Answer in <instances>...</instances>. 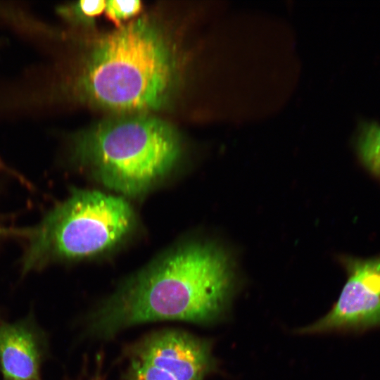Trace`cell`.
Here are the masks:
<instances>
[{
    "label": "cell",
    "instance_id": "cell-11",
    "mask_svg": "<svg viewBox=\"0 0 380 380\" xmlns=\"http://www.w3.org/2000/svg\"><path fill=\"white\" fill-rule=\"evenodd\" d=\"M1 233V230L0 229V234Z\"/></svg>",
    "mask_w": 380,
    "mask_h": 380
},
{
    "label": "cell",
    "instance_id": "cell-5",
    "mask_svg": "<svg viewBox=\"0 0 380 380\" xmlns=\"http://www.w3.org/2000/svg\"><path fill=\"white\" fill-rule=\"evenodd\" d=\"M125 355L120 380H204L217 368L208 340L176 329L146 335Z\"/></svg>",
    "mask_w": 380,
    "mask_h": 380
},
{
    "label": "cell",
    "instance_id": "cell-1",
    "mask_svg": "<svg viewBox=\"0 0 380 380\" xmlns=\"http://www.w3.org/2000/svg\"><path fill=\"white\" fill-rule=\"evenodd\" d=\"M233 284L231 266L220 250L206 243L185 245L93 310L87 331L108 339L149 322L211 323L223 315Z\"/></svg>",
    "mask_w": 380,
    "mask_h": 380
},
{
    "label": "cell",
    "instance_id": "cell-4",
    "mask_svg": "<svg viewBox=\"0 0 380 380\" xmlns=\"http://www.w3.org/2000/svg\"><path fill=\"white\" fill-rule=\"evenodd\" d=\"M133 213L122 198L98 191H73L28 232L23 272L55 260L78 259L103 252L129 231Z\"/></svg>",
    "mask_w": 380,
    "mask_h": 380
},
{
    "label": "cell",
    "instance_id": "cell-7",
    "mask_svg": "<svg viewBox=\"0 0 380 380\" xmlns=\"http://www.w3.org/2000/svg\"><path fill=\"white\" fill-rule=\"evenodd\" d=\"M45 335L30 317L0 324V369L5 380H41Z\"/></svg>",
    "mask_w": 380,
    "mask_h": 380
},
{
    "label": "cell",
    "instance_id": "cell-8",
    "mask_svg": "<svg viewBox=\"0 0 380 380\" xmlns=\"http://www.w3.org/2000/svg\"><path fill=\"white\" fill-rule=\"evenodd\" d=\"M355 148L365 167L373 175L380 177V123L361 122L355 137Z\"/></svg>",
    "mask_w": 380,
    "mask_h": 380
},
{
    "label": "cell",
    "instance_id": "cell-10",
    "mask_svg": "<svg viewBox=\"0 0 380 380\" xmlns=\"http://www.w3.org/2000/svg\"><path fill=\"white\" fill-rule=\"evenodd\" d=\"M106 1H80L76 6L77 11L84 17H95L106 8Z\"/></svg>",
    "mask_w": 380,
    "mask_h": 380
},
{
    "label": "cell",
    "instance_id": "cell-6",
    "mask_svg": "<svg viewBox=\"0 0 380 380\" xmlns=\"http://www.w3.org/2000/svg\"><path fill=\"white\" fill-rule=\"evenodd\" d=\"M348 279L331 310L301 334L380 327V257L345 260Z\"/></svg>",
    "mask_w": 380,
    "mask_h": 380
},
{
    "label": "cell",
    "instance_id": "cell-3",
    "mask_svg": "<svg viewBox=\"0 0 380 380\" xmlns=\"http://www.w3.org/2000/svg\"><path fill=\"white\" fill-rule=\"evenodd\" d=\"M180 151L175 130L147 116L103 123L78 137L74 158L103 184L125 195H137L163 177Z\"/></svg>",
    "mask_w": 380,
    "mask_h": 380
},
{
    "label": "cell",
    "instance_id": "cell-9",
    "mask_svg": "<svg viewBox=\"0 0 380 380\" xmlns=\"http://www.w3.org/2000/svg\"><path fill=\"white\" fill-rule=\"evenodd\" d=\"M141 9L140 1H107L105 11L107 17L118 27L121 23L138 14Z\"/></svg>",
    "mask_w": 380,
    "mask_h": 380
},
{
    "label": "cell",
    "instance_id": "cell-2",
    "mask_svg": "<svg viewBox=\"0 0 380 380\" xmlns=\"http://www.w3.org/2000/svg\"><path fill=\"white\" fill-rule=\"evenodd\" d=\"M174 53L152 23L138 19L101 39L79 80L94 103L118 110L156 109L163 105L176 75Z\"/></svg>",
    "mask_w": 380,
    "mask_h": 380
}]
</instances>
